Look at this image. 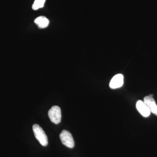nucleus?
Segmentation results:
<instances>
[{"instance_id": "nucleus-1", "label": "nucleus", "mask_w": 157, "mask_h": 157, "mask_svg": "<svg viewBox=\"0 0 157 157\" xmlns=\"http://www.w3.org/2000/svg\"><path fill=\"white\" fill-rule=\"evenodd\" d=\"M34 135L40 144L43 146H46L48 144V137L43 129L39 125L35 124L33 125Z\"/></svg>"}, {"instance_id": "nucleus-2", "label": "nucleus", "mask_w": 157, "mask_h": 157, "mask_svg": "<svg viewBox=\"0 0 157 157\" xmlns=\"http://www.w3.org/2000/svg\"><path fill=\"white\" fill-rule=\"evenodd\" d=\"M48 115L51 121L55 124H59L61 121V111L60 108L57 106L52 107L48 112Z\"/></svg>"}, {"instance_id": "nucleus-3", "label": "nucleus", "mask_w": 157, "mask_h": 157, "mask_svg": "<svg viewBox=\"0 0 157 157\" xmlns=\"http://www.w3.org/2000/svg\"><path fill=\"white\" fill-rule=\"evenodd\" d=\"M60 138L63 144L70 148L74 147L75 143L71 133L67 130H63L59 135Z\"/></svg>"}, {"instance_id": "nucleus-4", "label": "nucleus", "mask_w": 157, "mask_h": 157, "mask_svg": "<svg viewBox=\"0 0 157 157\" xmlns=\"http://www.w3.org/2000/svg\"><path fill=\"white\" fill-rule=\"evenodd\" d=\"M124 84V76L122 74H118L113 77L109 82V87L112 89L121 87Z\"/></svg>"}, {"instance_id": "nucleus-5", "label": "nucleus", "mask_w": 157, "mask_h": 157, "mask_svg": "<svg viewBox=\"0 0 157 157\" xmlns=\"http://www.w3.org/2000/svg\"><path fill=\"white\" fill-rule=\"evenodd\" d=\"M144 102L148 107L151 113L157 116V105L153 97L146 96L144 99Z\"/></svg>"}, {"instance_id": "nucleus-6", "label": "nucleus", "mask_w": 157, "mask_h": 157, "mask_svg": "<svg viewBox=\"0 0 157 157\" xmlns=\"http://www.w3.org/2000/svg\"><path fill=\"white\" fill-rule=\"evenodd\" d=\"M136 107L138 112L140 113V114L144 117H147L150 115V111L144 101H137L136 103Z\"/></svg>"}, {"instance_id": "nucleus-7", "label": "nucleus", "mask_w": 157, "mask_h": 157, "mask_svg": "<svg viewBox=\"0 0 157 157\" xmlns=\"http://www.w3.org/2000/svg\"><path fill=\"white\" fill-rule=\"evenodd\" d=\"M35 23L38 26L39 28H45L49 24V20L44 16H40L37 17L34 21Z\"/></svg>"}, {"instance_id": "nucleus-8", "label": "nucleus", "mask_w": 157, "mask_h": 157, "mask_svg": "<svg viewBox=\"0 0 157 157\" xmlns=\"http://www.w3.org/2000/svg\"><path fill=\"white\" fill-rule=\"evenodd\" d=\"M45 2V0H35L32 8L34 10H37L40 8H43Z\"/></svg>"}]
</instances>
